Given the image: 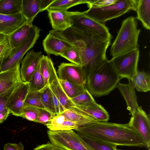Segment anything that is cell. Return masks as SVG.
Returning a JSON list of instances; mask_svg holds the SVG:
<instances>
[{
	"mask_svg": "<svg viewBox=\"0 0 150 150\" xmlns=\"http://www.w3.org/2000/svg\"><path fill=\"white\" fill-rule=\"evenodd\" d=\"M121 79L108 60L89 75L86 87L92 95L100 97L110 93Z\"/></svg>",
	"mask_w": 150,
	"mask_h": 150,
	"instance_id": "cell-3",
	"label": "cell"
},
{
	"mask_svg": "<svg viewBox=\"0 0 150 150\" xmlns=\"http://www.w3.org/2000/svg\"><path fill=\"white\" fill-rule=\"evenodd\" d=\"M135 88L139 92H146L150 90V75L144 71L137 70L130 80Z\"/></svg>",
	"mask_w": 150,
	"mask_h": 150,
	"instance_id": "cell-26",
	"label": "cell"
},
{
	"mask_svg": "<svg viewBox=\"0 0 150 150\" xmlns=\"http://www.w3.org/2000/svg\"></svg>",
	"mask_w": 150,
	"mask_h": 150,
	"instance_id": "cell-48",
	"label": "cell"
},
{
	"mask_svg": "<svg viewBox=\"0 0 150 150\" xmlns=\"http://www.w3.org/2000/svg\"><path fill=\"white\" fill-rule=\"evenodd\" d=\"M49 32L69 42L78 50L86 80L91 73L108 60L106 52L110 40L80 32L71 27L63 31L52 30Z\"/></svg>",
	"mask_w": 150,
	"mask_h": 150,
	"instance_id": "cell-1",
	"label": "cell"
},
{
	"mask_svg": "<svg viewBox=\"0 0 150 150\" xmlns=\"http://www.w3.org/2000/svg\"><path fill=\"white\" fill-rule=\"evenodd\" d=\"M136 11V18L144 28L150 29V0H138Z\"/></svg>",
	"mask_w": 150,
	"mask_h": 150,
	"instance_id": "cell-25",
	"label": "cell"
},
{
	"mask_svg": "<svg viewBox=\"0 0 150 150\" xmlns=\"http://www.w3.org/2000/svg\"><path fill=\"white\" fill-rule=\"evenodd\" d=\"M33 150H57V147L50 142L39 145Z\"/></svg>",
	"mask_w": 150,
	"mask_h": 150,
	"instance_id": "cell-43",
	"label": "cell"
},
{
	"mask_svg": "<svg viewBox=\"0 0 150 150\" xmlns=\"http://www.w3.org/2000/svg\"><path fill=\"white\" fill-rule=\"evenodd\" d=\"M10 114L11 113L9 109L0 113V124L3 123L7 119Z\"/></svg>",
	"mask_w": 150,
	"mask_h": 150,
	"instance_id": "cell-44",
	"label": "cell"
},
{
	"mask_svg": "<svg viewBox=\"0 0 150 150\" xmlns=\"http://www.w3.org/2000/svg\"><path fill=\"white\" fill-rule=\"evenodd\" d=\"M47 10L53 30L63 31L71 27L70 11L57 10Z\"/></svg>",
	"mask_w": 150,
	"mask_h": 150,
	"instance_id": "cell-17",
	"label": "cell"
},
{
	"mask_svg": "<svg viewBox=\"0 0 150 150\" xmlns=\"http://www.w3.org/2000/svg\"><path fill=\"white\" fill-rule=\"evenodd\" d=\"M42 45L45 52L49 55L60 56L73 45L69 42L57 37L49 32L43 41Z\"/></svg>",
	"mask_w": 150,
	"mask_h": 150,
	"instance_id": "cell-15",
	"label": "cell"
},
{
	"mask_svg": "<svg viewBox=\"0 0 150 150\" xmlns=\"http://www.w3.org/2000/svg\"><path fill=\"white\" fill-rule=\"evenodd\" d=\"M24 146L21 142L18 144L8 143L5 144L4 150H24Z\"/></svg>",
	"mask_w": 150,
	"mask_h": 150,
	"instance_id": "cell-42",
	"label": "cell"
},
{
	"mask_svg": "<svg viewBox=\"0 0 150 150\" xmlns=\"http://www.w3.org/2000/svg\"><path fill=\"white\" fill-rule=\"evenodd\" d=\"M42 55L41 51L35 52L32 49L28 51L21 61L20 72L23 81L29 83Z\"/></svg>",
	"mask_w": 150,
	"mask_h": 150,
	"instance_id": "cell-14",
	"label": "cell"
},
{
	"mask_svg": "<svg viewBox=\"0 0 150 150\" xmlns=\"http://www.w3.org/2000/svg\"><path fill=\"white\" fill-rule=\"evenodd\" d=\"M33 25L32 24L26 22L8 36L12 49L25 41L29 35Z\"/></svg>",
	"mask_w": 150,
	"mask_h": 150,
	"instance_id": "cell-24",
	"label": "cell"
},
{
	"mask_svg": "<svg viewBox=\"0 0 150 150\" xmlns=\"http://www.w3.org/2000/svg\"><path fill=\"white\" fill-rule=\"evenodd\" d=\"M49 86L59 101L61 106V114L71 107L74 106L63 90L60 85L58 77Z\"/></svg>",
	"mask_w": 150,
	"mask_h": 150,
	"instance_id": "cell-23",
	"label": "cell"
},
{
	"mask_svg": "<svg viewBox=\"0 0 150 150\" xmlns=\"http://www.w3.org/2000/svg\"><path fill=\"white\" fill-rule=\"evenodd\" d=\"M91 150H121L117 146L101 141L80 136Z\"/></svg>",
	"mask_w": 150,
	"mask_h": 150,
	"instance_id": "cell-32",
	"label": "cell"
},
{
	"mask_svg": "<svg viewBox=\"0 0 150 150\" xmlns=\"http://www.w3.org/2000/svg\"><path fill=\"white\" fill-rule=\"evenodd\" d=\"M52 117L49 112L45 109H41L35 122L46 125Z\"/></svg>",
	"mask_w": 150,
	"mask_h": 150,
	"instance_id": "cell-41",
	"label": "cell"
},
{
	"mask_svg": "<svg viewBox=\"0 0 150 150\" xmlns=\"http://www.w3.org/2000/svg\"><path fill=\"white\" fill-rule=\"evenodd\" d=\"M20 62L13 67L0 72V95L11 90L22 82L20 72Z\"/></svg>",
	"mask_w": 150,
	"mask_h": 150,
	"instance_id": "cell-16",
	"label": "cell"
},
{
	"mask_svg": "<svg viewBox=\"0 0 150 150\" xmlns=\"http://www.w3.org/2000/svg\"><path fill=\"white\" fill-rule=\"evenodd\" d=\"M29 91V83L23 81L16 87L10 95L7 106L12 115L19 117Z\"/></svg>",
	"mask_w": 150,
	"mask_h": 150,
	"instance_id": "cell-12",
	"label": "cell"
},
{
	"mask_svg": "<svg viewBox=\"0 0 150 150\" xmlns=\"http://www.w3.org/2000/svg\"><path fill=\"white\" fill-rule=\"evenodd\" d=\"M74 131L81 136L116 146L149 147L140 134L127 124L94 121Z\"/></svg>",
	"mask_w": 150,
	"mask_h": 150,
	"instance_id": "cell-2",
	"label": "cell"
},
{
	"mask_svg": "<svg viewBox=\"0 0 150 150\" xmlns=\"http://www.w3.org/2000/svg\"><path fill=\"white\" fill-rule=\"evenodd\" d=\"M57 147V150H66L65 149H64L60 147H59L56 146Z\"/></svg>",
	"mask_w": 150,
	"mask_h": 150,
	"instance_id": "cell-46",
	"label": "cell"
},
{
	"mask_svg": "<svg viewBox=\"0 0 150 150\" xmlns=\"http://www.w3.org/2000/svg\"><path fill=\"white\" fill-rule=\"evenodd\" d=\"M18 85L9 91L0 95V113L8 109L7 106L8 100Z\"/></svg>",
	"mask_w": 150,
	"mask_h": 150,
	"instance_id": "cell-40",
	"label": "cell"
},
{
	"mask_svg": "<svg viewBox=\"0 0 150 150\" xmlns=\"http://www.w3.org/2000/svg\"><path fill=\"white\" fill-rule=\"evenodd\" d=\"M41 109L32 106L24 105L19 117L35 122Z\"/></svg>",
	"mask_w": 150,
	"mask_h": 150,
	"instance_id": "cell-35",
	"label": "cell"
},
{
	"mask_svg": "<svg viewBox=\"0 0 150 150\" xmlns=\"http://www.w3.org/2000/svg\"><path fill=\"white\" fill-rule=\"evenodd\" d=\"M66 120L63 115L59 114L51 118L45 125L49 130L59 131L60 127Z\"/></svg>",
	"mask_w": 150,
	"mask_h": 150,
	"instance_id": "cell-38",
	"label": "cell"
},
{
	"mask_svg": "<svg viewBox=\"0 0 150 150\" xmlns=\"http://www.w3.org/2000/svg\"><path fill=\"white\" fill-rule=\"evenodd\" d=\"M40 60L29 83L30 91H40L45 86L40 71Z\"/></svg>",
	"mask_w": 150,
	"mask_h": 150,
	"instance_id": "cell-31",
	"label": "cell"
},
{
	"mask_svg": "<svg viewBox=\"0 0 150 150\" xmlns=\"http://www.w3.org/2000/svg\"><path fill=\"white\" fill-rule=\"evenodd\" d=\"M128 124L140 134L150 147V118L141 106H138Z\"/></svg>",
	"mask_w": 150,
	"mask_h": 150,
	"instance_id": "cell-11",
	"label": "cell"
},
{
	"mask_svg": "<svg viewBox=\"0 0 150 150\" xmlns=\"http://www.w3.org/2000/svg\"><path fill=\"white\" fill-rule=\"evenodd\" d=\"M118 0H88L89 8H101L115 4Z\"/></svg>",
	"mask_w": 150,
	"mask_h": 150,
	"instance_id": "cell-39",
	"label": "cell"
},
{
	"mask_svg": "<svg viewBox=\"0 0 150 150\" xmlns=\"http://www.w3.org/2000/svg\"><path fill=\"white\" fill-rule=\"evenodd\" d=\"M24 105L45 109L40 99V91H29Z\"/></svg>",
	"mask_w": 150,
	"mask_h": 150,
	"instance_id": "cell-34",
	"label": "cell"
},
{
	"mask_svg": "<svg viewBox=\"0 0 150 150\" xmlns=\"http://www.w3.org/2000/svg\"><path fill=\"white\" fill-rule=\"evenodd\" d=\"M148 150H150V147L148 148Z\"/></svg>",
	"mask_w": 150,
	"mask_h": 150,
	"instance_id": "cell-47",
	"label": "cell"
},
{
	"mask_svg": "<svg viewBox=\"0 0 150 150\" xmlns=\"http://www.w3.org/2000/svg\"><path fill=\"white\" fill-rule=\"evenodd\" d=\"M26 22L21 12L11 15L0 14V34L9 36Z\"/></svg>",
	"mask_w": 150,
	"mask_h": 150,
	"instance_id": "cell-18",
	"label": "cell"
},
{
	"mask_svg": "<svg viewBox=\"0 0 150 150\" xmlns=\"http://www.w3.org/2000/svg\"><path fill=\"white\" fill-rule=\"evenodd\" d=\"M40 69L45 86L51 84L58 77L53 62L48 56L42 55Z\"/></svg>",
	"mask_w": 150,
	"mask_h": 150,
	"instance_id": "cell-21",
	"label": "cell"
},
{
	"mask_svg": "<svg viewBox=\"0 0 150 150\" xmlns=\"http://www.w3.org/2000/svg\"><path fill=\"white\" fill-rule=\"evenodd\" d=\"M11 50L8 36L0 34V57L6 58Z\"/></svg>",
	"mask_w": 150,
	"mask_h": 150,
	"instance_id": "cell-37",
	"label": "cell"
},
{
	"mask_svg": "<svg viewBox=\"0 0 150 150\" xmlns=\"http://www.w3.org/2000/svg\"><path fill=\"white\" fill-rule=\"evenodd\" d=\"M60 56L66 59L71 63L81 66L82 62L80 54L74 46L67 50Z\"/></svg>",
	"mask_w": 150,
	"mask_h": 150,
	"instance_id": "cell-36",
	"label": "cell"
},
{
	"mask_svg": "<svg viewBox=\"0 0 150 150\" xmlns=\"http://www.w3.org/2000/svg\"><path fill=\"white\" fill-rule=\"evenodd\" d=\"M71 27L80 32L102 39L111 41L112 36L104 24L88 16L83 12L70 11Z\"/></svg>",
	"mask_w": 150,
	"mask_h": 150,
	"instance_id": "cell-6",
	"label": "cell"
},
{
	"mask_svg": "<svg viewBox=\"0 0 150 150\" xmlns=\"http://www.w3.org/2000/svg\"><path fill=\"white\" fill-rule=\"evenodd\" d=\"M40 30L33 25L26 39L18 47L11 50L8 57L4 59L1 68V71L7 70L20 62L26 53L34 46L40 36Z\"/></svg>",
	"mask_w": 150,
	"mask_h": 150,
	"instance_id": "cell-9",
	"label": "cell"
},
{
	"mask_svg": "<svg viewBox=\"0 0 150 150\" xmlns=\"http://www.w3.org/2000/svg\"><path fill=\"white\" fill-rule=\"evenodd\" d=\"M138 0H118L115 4L101 8H90L84 11L88 16L102 23L120 16L130 10L136 11Z\"/></svg>",
	"mask_w": 150,
	"mask_h": 150,
	"instance_id": "cell-5",
	"label": "cell"
},
{
	"mask_svg": "<svg viewBox=\"0 0 150 150\" xmlns=\"http://www.w3.org/2000/svg\"><path fill=\"white\" fill-rule=\"evenodd\" d=\"M55 0H22L21 11L26 22H32L40 12L46 10Z\"/></svg>",
	"mask_w": 150,
	"mask_h": 150,
	"instance_id": "cell-13",
	"label": "cell"
},
{
	"mask_svg": "<svg viewBox=\"0 0 150 150\" xmlns=\"http://www.w3.org/2000/svg\"><path fill=\"white\" fill-rule=\"evenodd\" d=\"M62 114L65 116L66 120L77 123L79 127L96 121L93 118L75 106L71 107Z\"/></svg>",
	"mask_w": 150,
	"mask_h": 150,
	"instance_id": "cell-20",
	"label": "cell"
},
{
	"mask_svg": "<svg viewBox=\"0 0 150 150\" xmlns=\"http://www.w3.org/2000/svg\"><path fill=\"white\" fill-rule=\"evenodd\" d=\"M22 0H0V14L11 15L21 13Z\"/></svg>",
	"mask_w": 150,
	"mask_h": 150,
	"instance_id": "cell-27",
	"label": "cell"
},
{
	"mask_svg": "<svg viewBox=\"0 0 150 150\" xmlns=\"http://www.w3.org/2000/svg\"><path fill=\"white\" fill-rule=\"evenodd\" d=\"M88 3V0H55L48 7L47 10L67 11L70 8L82 4Z\"/></svg>",
	"mask_w": 150,
	"mask_h": 150,
	"instance_id": "cell-30",
	"label": "cell"
},
{
	"mask_svg": "<svg viewBox=\"0 0 150 150\" xmlns=\"http://www.w3.org/2000/svg\"><path fill=\"white\" fill-rule=\"evenodd\" d=\"M140 32V29L137 28L136 18L130 16L124 20L111 45L110 55L114 57L138 49Z\"/></svg>",
	"mask_w": 150,
	"mask_h": 150,
	"instance_id": "cell-4",
	"label": "cell"
},
{
	"mask_svg": "<svg viewBox=\"0 0 150 150\" xmlns=\"http://www.w3.org/2000/svg\"><path fill=\"white\" fill-rule=\"evenodd\" d=\"M139 51L138 49L117 55L109 61L121 78L130 80L137 72Z\"/></svg>",
	"mask_w": 150,
	"mask_h": 150,
	"instance_id": "cell-7",
	"label": "cell"
},
{
	"mask_svg": "<svg viewBox=\"0 0 150 150\" xmlns=\"http://www.w3.org/2000/svg\"><path fill=\"white\" fill-rule=\"evenodd\" d=\"M59 81L63 90L70 99L81 93L86 88L85 86L77 85L66 80L59 79Z\"/></svg>",
	"mask_w": 150,
	"mask_h": 150,
	"instance_id": "cell-29",
	"label": "cell"
},
{
	"mask_svg": "<svg viewBox=\"0 0 150 150\" xmlns=\"http://www.w3.org/2000/svg\"><path fill=\"white\" fill-rule=\"evenodd\" d=\"M59 79L77 85L86 86V78L82 66L72 63L63 62L58 67Z\"/></svg>",
	"mask_w": 150,
	"mask_h": 150,
	"instance_id": "cell-10",
	"label": "cell"
},
{
	"mask_svg": "<svg viewBox=\"0 0 150 150\" xmlns=\"http://www.w3.org/2000/svg\"><path fill=\"white\" fill-rule=\"evenodd\" d=\"M50 142L66 150H91L73 130L47 132Z\"/></svg>",
	"mask_w": 150,
	"mask_h": 150,
	"instance_id": "cell-8",
	"label": "cell"
},
{
	"mask_svg": "<svg viewBox=\"0 0 150 150\" xmlns=\"http://www.w3.org/2000/svg\"><path fill=\"white\" fill-rule=\"evenodd\" d=\"M5 58L4 57H0V72H1V69L3 62Z\"/></svg>",
	"mask_w": 150,
	"mask_h": 150,
	"instance_id": "cell-45",
	"label": "cell"
},
{
	"mask_svg": "<svg viewBox=\"0 0 150 150\" xmlns=\"http://www.w3.org/2000/svg\"><path fill=\"white\" fill-rule=\"evenodd\" d=\"M76 107L96 121H108L109 119V115L107 111L103 106L96 101L85 105Z\"/></svg>",
	"mask_w": 150,
	"mask_h": 150,
	"instance_id": "cell-22",
	"label": "cell"
},
{
	"mask_svg": "<svg viewBox=\"0 0 150 150\" xmlns=\"http://www.w3.org/2000/svg\"><path fill=\"white\" fill-rule=\"evenodd\" d=\"M70 100L76 106L84 105L95 102L86 88L81 93Z\"/></svg>",
	"mask_w": 150,
	"mask_h": 150,
	"instance_id": "cell-33",
	"label": "cell"
},
{
	"mask_svg": "<svg viewBox=\"0 0 150 150\" xmlns=\"http://www.w3.org/2000/svg\"><path fill=\"white\" fill-rule=\"evenodd\" d=\"M41 102L45 109L49 112L52 117L56 116L51 90L49 85L40 91Z\"/></svg>",
	"mask_w": 150,
	"mask_h": 150,
	"instance_id": "cell-28",
	"label": "cell"
},
{
	"mask_svg": "<svg viewBox=\"0 0 150 150\" xmlns=\"http://www.w3.org/2000/svg\"><path fill=\"white\" fill-rule=\"evenodd\" d=\"M127 84L119 83L116 88L119 90L125 99L127 106L132 115L135 112L139 106L137 101V97L135 88L130 80Z\"/></svg>",
	"mask_w": 150,
	"mask_h": 150,
	"instance_id": "cell-19",
	"label": "cell"
}]
</instances>
